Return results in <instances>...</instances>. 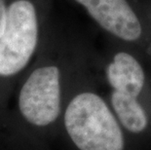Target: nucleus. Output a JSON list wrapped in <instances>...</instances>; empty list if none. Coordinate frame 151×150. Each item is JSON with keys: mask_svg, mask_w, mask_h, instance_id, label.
<instances>
[{"mask_svg": "<svg viewBox=\"0 0 151 150\" xmlns=\"http://www.w3.org/2000/svg\"><path fill=\"white\" fill-rule=\"evenodd\" d=\"M44 0H9L0 37V130L7 118L10 98L30 66L42 35Z\"/></svg>", "mask_w": 151, "mask_h": 150, "instance_id": "3", "label": "nucleus"}, {"mask_svg": "<svg viewBox=\"0 0 151 150\" xmlns=\"http://www.w3.org/2000/svg\"><path fill=\"white\" fill-rule=\"evenodd\" d=\"M9 0H0V37L2 36L4 31L6 18H7V9H8Z\"/></svg>", "mask_w": 151, "mask_h": 150, "instance_id": "6", "label": "nucleus"}, {"mask_svg": "<svg viewBox=\"0 0 151 150\" xmlns=\"http://www.w3.org/2000/svg\"><path fill=\"white\" fill-rule=\"evenodd\" d=\"M97 23L117 38L128 42L139 39L142 25L127 0H74Z\"/></svg>", "mask_w": 151, "mask_h": 150, "instance_id": "5", "label": "nucleus"}, {"mask_svg": "<svg viewBox=\"0 0 151 150\" xmlns=\"http://www.w3.org/2000/svg\"><path fill=\"white\" fill-rule=\"evenodd\" d=\"M105 76L111 89L109 103L130 139L149 135L151 118L139 100L146 85L141 63L131 54L119 52L106 65Z\"/></svg>", "mask_w": 151, "mask_h": 150, "instance_id": "4", "label": "nucleus"}, {"mask_svg": "<svg viewBox=\"0 0 151 150\" xmlns=\"http://www.w3.org/2000/svg\"><path fill=\"white\" fill-rule=\"evenodd\" d=\"M68 81L67 67L60 58H38L16 86L3 130L39 148L60 135Z\"/></svg>", "mask_w": 151, "mask_h": 150, "instance_id": "1", "label": "nucleus"}, {"mask_svg": "<svg viewBox=\"0 0 151 150\" xmlns=\"http://www.w3.org/2000/svg\"><path fill=\"white\" fill-rule=\"evenodd\" d=\"M60 135L73 150H129L130 136L98 92L68 81Z\"/></svg>", "mask_w": 151, "mask_h": 150, "instance_id": "2", "label": "nucleus"}]
</instances>
